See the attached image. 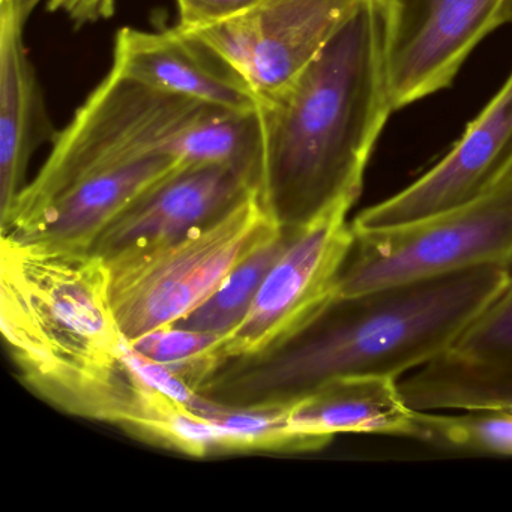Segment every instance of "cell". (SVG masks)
<instances>
[{
    "instance_id": "obj_1",
    "label": "cell",
    "mask_w": 512,
    "mask_h": 512,
    "mask_svg": "<svg viewBox=\"0 0 512 512\" xmlns=\"http://www.w3.org/2000/svg\"><path fill=\"white\" fill-rule=\"evenodd\" d=\"M511 281V269L485 265L334 296L295 337L224 362L199 392L227 407H277L346 377L398 379L452 350Z\"/></svg>"
},
{
    "instance_id": "obj_2",
    "label": "cell",
    "mask_w": 512,
    "mask_h": 512,
    "mask_svg": "<svg viewBox=\"0 0 512 512\" xmlns=\"http://www.w3.org/2000/svg\"><path fill=\"white\" fill-rule=\"evenodd\" d=\"M257 110V196L271 220L301 229L329 212L350 211L392 113L373 0H362L319 56Z\"/></svg>"
},
{
    "instance_id": "obj_3",
    "label": "cell",
    "mask_w": 512,
    "mask_h": 512,
    "mask_svg": "<svg viewBox=\"0 0 512 512\" xmlns=\"http://www.w3.org/2000/svg\"><path fill=\"white\" fill-rule=\"evenodd\" d=\"M0 326L26 385L65 412L133 433L149 410L124 361L109 268L94 251L2 238Z\"/></svg>"
},
{
    "instance_id": "obj_4",
    "label": "cell",
    "mask_w": 512,
    "mask_h": 512,
    "mask_svg": "<svg viewBox=\"0 0 512 512\" xmlns=\"http://www.w3.org/2000/svg\"><path fill=\"white\" fill-rule=\"evenodd\" d=\"M278 227L256 193L170 241L107 260L109 292L128 341L190 316Z\"/></svg>"
},
{
    "instance_id": "obj_5",
    "label": "cell",
    "mask_w": 512,
    "mask_h": 512,
    "mask_svg": "<svg viewBox=\"0 0 512 512\" xmlns=\"http://www.w3.org/2000/svg\"><path fill=\"white\" fill-rule=\"evenodd\" d=\"M208 106L158 91L110 68L103 82L59 131L38 175L26 184L2 230L31 215L82 179L152 154Z\"/></svg>"
},
{
    "instance_id": "obj_6",
    "label": "cell",
    "mask_w": 512,
    "mask_h": 512,
    "mask_svg": "<svg viewBox=\"0 0 512 512\" xmlns=\"http://www.w3.org/2000/svg\"><path fill=\"white\" fill-rule=\"evenodd\" d=\"M353 235L335 296L485 265L512 271V176L460 208L391 229L353 230Z\"/></svg>"
},
{
    "instance_id": "obj_7",
    "label": "cell",
    "mask_w": 512,
    "mask_h": 512,
    "mask_svg": "<svg viewBox=\"0 0 512 512\" xmlns=\"http://www.w3.org/2000/svg\"><path fill=\"white\" fill-rule=\"evenodd\" d=\"M392 112L449 88L506 0H373Z\"/></svg>"
},
{
    "instance_id": "obj_8",
    "label": "cell",
    "mask_w": 512,
    "mask_h": 512,
    "mask_svg": "<svg viewBox=\"0 0 512 512\" xmlns=\"http://www.w3.org/2000/svg\"><path fill=\"white\" fill-rule=\"evenodd\" d=\"M347 214L344 209L329 212L293 230L247 316L221 338L217 352L223 362L262 355L281 346L332 301L355 238Z\"/></svg>"
},
{
    "instance_id": "obj_9",
    "label": "cell",
    "mask_w": 512,
    "mask_h": 512,
    "mask_svg": "<svg viewBox=\"0 0 512 512\" xmlns=\"http://www.w3.org/2000/svg\"><path fill=\"white\" fill-rule=\"evenodd\" d=\"M362 0H262L194 29L242 74L259 103L287 88L325 49Z\"/></svg>"
},
{
    "instance_id": "obj_10",
    "label": "cell",
    "mask_w": 512,
    "mask_h": 512,
    "mask_svg": "<svg viewBox=\"0 0 512 512\" xmlns=\"http://www.w3.org/2000/svg\"><path fill=\"white\" fill-rule=\"evenodd\" d=\"M511 176L512 73L443 160L350 224L355 232H370L415 223L475 202Z\"/></svg>"
},
{
    "instance_id": "obj_11",
    "label": "cell",
    "mask_w": 512,
    "mask_h": 512,
    "mask_svg": "<svg viewBox=\"0 0 512 512\" xmlns=\"http://www.w3.org/2000/svg\"><path fill=\"white\" fill-rule=\"evenodd\" d=\"M257 185V176L236 167H178L121 212L92 251L107 262L170 241L220 217L256 193Z\"/></svg>"
},
{
    "instance_id": "obj_12",
    "label": "cell",
    "mask_w": 512,
    "mask_h": 512,
    "mask_svg": "<svg viewBox=\"0 0 512 512\" xmlns=\"http://www.w3.org/2000/svg\"><path fill=\"white\" fill-rule=\"evenodd\" d=\"M112 68L158 91L232 110L259 107L242 74L199 35L179 28H122L115 37Z\"/></svg>"
},
{
    "instance_id": "obj_13",
    "label": "cell",
    "mask_w": 512,
    "mask_h": 512,
    "mask_svg": "<svg viewBox=\"0 0 512 512\" xmlns=\"http://www.w3.org/2000/svg\"><path fill=\"white\" fill-rule=\"evenodd\" d=\"M43 0H0V220L26 187L35 152L56 130L25 43L26 25Z\"/></svg>"
},
{
    "instance_id": "obj_14",
    "label": "cell",
    "mask_w": 512,
    "mask_h": 512,
    "mask_svg": "<svg viewBox=\"0 0 512 512\" xmlns=\"http://www.w3.org/2000/svg\"><path fill=\"white\" fill-rule=\"evenodd\" d=\"M178 167L169 155L152 154L89 176L2 230V238L59 250L92 251L121 212Z\"/></svg>"
},
{
    "instance_id": "obj_15",
    "label": "cell",
    "mask_w": 512,
    "mask_h": 512,
    "mask_svg": "<svg viewBox=\"0 0 512 512\" xmlns=\"http://www.w3.org/2000/svg\"><path fill=\"white\" fill-rule=\"evenodd\" d=\"M283 407L299 452L325 448L341 433L424 439L419 412L406 403L394 377L334 380Z\"/></svg>"
},
{
    "instance_id": "obj_16",
    "label": "cell",
    "mask_w": 512,
    "mask_h": 512,
    "mask_svg": "<svg viewBox=\"0 0 512 512\" xmlns=\"http://www.w3.org/2000/svg\"><path fill=\"white\" fill-rule=\"evenodd\" d=\"M161 152L179 167H236L253 173L259 181L262 158L259 110L208 106L167 140Z\"/></svg>"
},
{
    "instance_id": "obj_17",
    "label": "cell",
    "mask_w": 512,
    "mask_h": 512,
    "mask_svg": "<svg viewBox=\"0 0 512 512\" xmlns=\"http://www.w3.org/2000/svg\"><path fill=\"white\" fill-rule=\"evenodd\" d=\"M293 230L278 229L239 263L200 307L176 325L218 337L230 334L247 316L263 280L286 250Z\"/></svg>"
},
{
    "instance_id": "obj_18",
    "label": "cell",
    "mask_w": 512,
    "mask_h": 512,
    "mask_svg": "<svg viewBox=\"0 0 512 512\" xmlns=\"http://www.w3.org/2000/svg\"><path fill=\"white\" fill-rule=\"evenodd\" d=\"M419 412V410H418ZM422 442L454 451L512 457V410L419 412Z\"/></svg>"
},
{
    "instance_id": "obj_19",
    "label": "cell",
    "mask_w": 512,
    "mask_h": 512,
    "mask_svg": "<svg viewBox=\"0 0 512 512\" xmlns=\"http://www.w3.org/2000/svg\"><path fill=\"white\" fill-rule=\"evenodd\" d=\"M221 338L170 325L142 335L130 344L140 355L184 377L199 391L200 386L224 364L217 352Z\"/></svg>"
},
{
    "instance_id": "obj_20",
    "label": "cell",
    "mask_w": 512,
    "mask_h": 512,
    "mask_svg": "<svg viewBox=\"0 0 512 512\" xmlns=\"http://www.w3.org/2000/svg\"><path fill=\"white\" fill-rule=\"evenodd\" d=\"M449 352L475 362L512 361V281Z\"/></svg>"
},
{
    "instance_id": "obj_21",
    "label": "cell",
    "mask_w": 512,
    "mask_h": 512,
    "mask_svg": "<svg viewBox=\"0 0 512 512\" xmlns=\"http://www.w3.org/2000/svg\"><path fill=\"white\" fill-rule=\"evenodd\" d=\"M262 0H176L179 28L185 31L205 28L253 8Z\"/></svg>"
},
{
    "instance_id": "obj_22",
    "label": "cell",
    "mask_w": 512,
    "mask_h": 512,
    "mask_svg": "<svg viewBox=\"0 0 512 512\" xmlns=\"http://www.w3.org/2000/svg\"><path fill=\"white\" fill-rule=\"evenodd\" d=\"M476 398L485 409L512 410V361L493 362L479 370Z\"/></svg>"
},
{
    "instance_id": "obj_23",
    "label": "cell",
    "mask_w": 512,
    "mask_h": 512,
    "mask_svg": "<svg viewBox=\"0 0 512 512\" xmlns=\"http://www.w3.org/2000/svg\"><path fill=\"white\" fill-rule=\"evenodd\" d=\"M47 11L64 14L74 28L82 29L112 19L116 0H47Z\"/></svg>"
}]
</instances>
